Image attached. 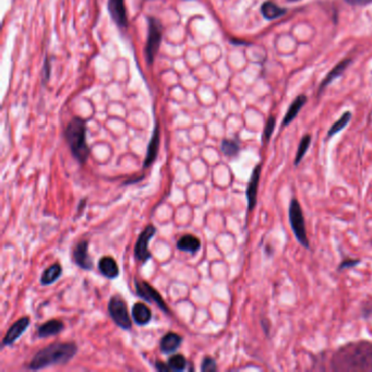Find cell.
<instances>
[{"label": "cell", "mask_w": 372, "mask_h": 372, "mask_svg": "<svg viewBox=\"0 0 372 372\" xmlns=\"http://www.w3.org/2000/svg\"><path fill=\"white\" fill-rule=\"evenodd\" d=\"M108 11L118 27L127 28L128 19L125 0H108Z\"/></svg>", "instance_id": "10"}, {"label": "cell", "mask_w": 372, "mask_h": 372, "mask_svg": "<svg viewBox=\"0 0 372 372\" xmlns=\"http://www.w3.org/2000/svg\"><path fill=\"white\" fill-rule=\"evenodd\" d=\"M45 73H46V77H45V79L46 80H48V78H49V62H48V59H46L45 60Z\"/></svg>", "instance_id": "32"}, {"label": "cell", "mask_w": 372, "mask_h": 372, "mask_svg": "<svg viewBox=\"0 0 372 372\" xmlns=\"http://www.w3.org/2000/svg\"><path fill=\"white\" fill-rule=\"evenodd\" d=\"M360 263H361L360 259H351V258H346V259H344L342 262L339 263L337 271H338V272H342V271H344V270L355 268Z\"/></svg>", "instance_id": "28"}, {"label": "cell", "mask_w": 372, "mask_h": 372, "mask_svg": "<svg viewBox=\"0 0 372 372\" xmlns=\"http://www.w3.org/2000/svg\"><path fill=\"white\" fill-rule=\"evenodd\" d=\"M132 319L138 325H146L148 324L151 318H152V312L149 309L147 305L142 304V302H137L132 307Z\"/></svg>", "instance_id": "15"}, {"label": "cell", "mask_w": 372, "mask_h": 372, "mask_svg": "<svg viewBox=\"0 0 372 372\" xmlns=\"http://www.w3.org/2000/svg\"><path fill=\"white\" fill-rule=\"evenodd\" d=\"M201 247V242L197 237H194L192 235H186L184 237H181L178 242H177V248L181 251H186V252H191V254H194L197 252Z\"/></svg>", "instance_id": "21"}, {"label": "cell", "mask_w": 372, "mask_h": 372, "mask_svg": "<svg viewBox=\"0 0 372 372\" xmlns=\"http://www.w3.org/2000/svg\"><path fill=\"white\" fill-rule=\"evenodd\" d=\"M156 232V228L153 225H149L146 227L141 235L139 236L136 247H135V257L136 259L141 262H147L150 258L151 254L149 251V241L151 240Z\"/></svg>", "instance_id": "8"}, {"label": "cell", "mask_w": 372, "mask_h": 372, "mask_svg": "<svg viewBox=\"0 0 372 372\" xmlns=\"http://www.w3.org/2000/svg\"><path fill=\"white\" fill-rule=\"evenodd\" d=\"M288 2H298V0H288Z\"/></svg>", "instance_id": "33"}, {"label": "cell", "mask_w": 372, "mask_h": 372, "mask_svg": "<svg viewBox=\"0 0 372 372\" xmlns=\"http://www.w3.org/2000/svg\"><path fill=\"white\" fill-rule=\"evenodd\" d=\"M163 27L162 23L154 17L149 18V35L146 45V59L148 65H152L155 59V56L159 52L160 45L162 42Z\"/></svg>", "instance_id": "5"}, {"label": "cell", "mask_w": 372, "mask_h": 372, "mask_svg": "<svg viewBox=\"0 0 372 372\" xmlns=\"http://www.w3.org/2000/svg\"><path fill=\"white\" fill-rule=\"evenodd\" d=\"M160 135H161L160 134V125L156 123L154 132H153V136H152V138H151V141H150L149 147H148L147 156H146V160H144V164H143L144 167L150 166L151 164H152L156 159L157 151H159V146H160Z\"/></svg>", "instance_id": "14"}, {"label": "cell", "mask_w": 372, "mask_h": 372, "mask_svg": "<svg viewBox=\"0 0 372 372\" xmlns=\"http://www.w3.org/2000/svg\"><path fill=\"white\" fill-rule=\"evenodd\" d=\"M310 144H311V135H305L299 142L297 153H296V156H295V161H294L295 166H298L301 163L302 159H304V156L307 153L309 147H310Z\"/></svg>", "instance_id": "23"}, {"label": "cell", "mask_w": 372, "mask_h": 372, "mask_svg": "<svg viewBox=\"0 0 372 372\" xmlns=\"http://www.w3.org/2000/svg\"><path fill=\"white\" fill-rule=\"evenodd\" d=\"M29 325H30V318L25 317V318H21L20 320H18L16 323H14L10 326V329L7 331V333H6V335L3 339V344L5 346H9L11 344H14L16 340L20 337L25 331H27Z\"/></svg>", "instance_id": "12"}, {"label": "cell", "mask_w": 372, "mask_h": 372, "mask_svg": "<svg viewBox=\"0 0 372 372\" xmlns=\"http://www.w3.org/2000/svg\"><path fill=\"white\" fill-rule=\"evenodd\" d=\"M275 118L273 116H270L268 118V120L266 122V127H264V130H263V137H262V141H263V144H268L271 137H272L273 132H274V129H275Z\"/></svg>", "instance_id": "27"}, {"label": "cell", "mask_w": 372, "mask_h": 372, "mask_svg": "<svg viewBox=\"0 0 372 372\" xmlns=\"http://www.w3.org/2000/svg\"><path fill=\"white\" fill-rule=\"evenodd\" d=\"M135 287H136V292L139 297H141L142 299L147 300L149 302H153V304L159 306L164 312L169 313V309L166 306L165 302H164L160 293L157 292L155 288L151 286L149 283L144 282L142 280H139L136 277Z\"/></svg>", "instance_id": "7"}, {"label": "cell", "mask_w": 372, "mask_h": 372, "mask_svg": "<svg viewBox=\"0 0 372 372\" xmlns=\"http://www.w3.org/2000/svg\"><path fill=\"white\" fill-rule=\"evenodd\" d=\"M78 352L74 343H55L37 351L29 364L30 370H41L56 364H66Z\"/></svg>", "instance_id": "2"}, {"label": "cell", "mask_w": 372, "mask_h": 372, "mask_svg": "<svg viewBox=\"0 0 372 372\" xmlns=\"http://www.w3.org/2000/svg\"><path fill=\"white\" fill-rule=\"evenodd\" d=\"M201 370H202L203 372L216 371L217 370V365H216L215 360H214V359L211 358V357L204 358L203 361H202V367H201Z\"/></svg>", "instance_id": "29"}, {"label": "cell", "mask_w": 372, "mask_h": 372, "mask_svg": "<svg viewBox=\"0 0 372 372\" xmlns=\"http://www.w3.org/2000/svg\"><path fill=\"white\" fill-rule=\"evenodd\" d=\"M167 364L170 368V371H184L186 369L187 360L184 356L175 355L172 358H169Z\"/></svg>", "instance_id": "26"}, {"label": "cell", "mask_w": 372, "mask_h": 372, "mask_svg": "<svg viewBox=\"0 0 372 372\" xmlns=\"http://www.w3.org/2000/svg\"><path fill=\"white\" fill-rule=\"evenodd\" d=\"M306 102H307V97L305 95H299L296 97V99L292 103V105L289 106L286 115L283 119V123H282L283 127H287V126L291 123L296 117H297L298 112L302 108V106L306 104Z\"/></svg>", "instance_id": "18"}, {"label": "cell", "mask_w": 372, "mask_h": 372, "mask_svg": "<svg viewBox=\"0 0 372 372\" xmlns=\"http://www.w3.org/2000/svg\"><path fill=\"white\" fill-rule=\"evenodd\" d=\"M61 273L62 268L60 267V264L55 263L53 266H50L48 269L44 271L41 276L42 285H49V284L56 282L60 277Z\"/></svg>", "instance_id": "22"}, {"label": "cell", "mask_w": 372, "mask_h": 372, "mask_svg": "<svg viewBox=\"0 0 372 372\" xmlns=\"http://www.w3.org/2000/svg\"><path fill=\"white\" fill-rule=\"evenodd\" d=\"M182 343V338L180 335L173 332L167 333L166 335H164L161 339L160 343V348L161 351L164 354H173L176 350L179 348V346Z\"/></svg>", "instance_id": "13"}, {"label": "cell", "mask_w": 372, "mask_h": 372, "mask_svg": "<svg viewBox=\"0 0 372 372\" xmlns=\"http://www.w3.org/2000/svg\"><path fill=\"white\" fill-rule=\"evenodd\" d=\"M108 311L111 319L119 327L123 330H130L132 323L128 312L127 305L119 296H113L108 304Z\"/></svg>", "instance_id": "6"}, {"label": "cell", "mask_w": 372, "mask_h": 372, "mask_svg": "<svg viewBox=\"0 0 372 372\" xmlns=\"http://www.w3.org/2000/svg\"><path fill=\"white\" fill-rule=\"evenodd\" d=\"M350 119H351V112L347 111V112L343 113V116L340 117L336 122H334L332 127L330 128L329 132H327V138H332L333 136H335L336 134H338V132H340L343 129L347 127Z\"/></svg>", "instance_id": "24"}, {"label": "cell", "mask_w": 372, "mask_h": 372, "mask_svg": "<svg viewBox=\"0 0 372 372\" xmlns=\"http://www.w3.org/2000/svg\"><path fill=\"white\" fill-rule=\"evenodd\" d=\"M155 367H156L157 370H160V371H170V368L168 367V364L166 365L165 363H163V362H156Z\"/></svg>", "instance_id": "31"}, {"label": "cell", "mask_w": 372, "mask_h": 372, "mask_svg": "<svg viewBox=\"0 0 372 372\" xmlns=\"http://www.w3.org/2000/svg\"><path fill=\"white\" fill-rule=\"evenodd\" d=\"M220 149H222V152L226 156H229V157H234L238 155L239 151H240L239 143L236 140H229V139H225V140H223Z\"/></svg>", "instance_id": "25"}, {"label": "cell", "mask_w": 372, "mask_h": 372, "mask_svg": "<svg viewBox=\"0 0 372 372\" xmlns=\"http://www.w3.org/2000/svg\"><path fill=\"white\" fill-rule=\"evenodd\" d=\"M261 170L262 165L258 164L254 168L250 176V180L247 187V191H245V195H247V201H248V212H252L255 210L257 205V194H258V187H259L260 182V176H261Z\"/></svg>", "instance_id": "9"}, {"label": "cell", "mask_w": 372, "mask_h": 372, "mask_svg": "<svg viewBox=\"0 0 372 372\" xmlns=\"http://www.w3.org/2000/svg\"><path fill=\"white\" fill-rule=\"evenodd\" d=\"M288 218L291 224L293 234L297 239V241L305 249H310V241H309L306 229V222L304 212H302L301 205L297 199H292L288 207Z\"/></svg>", "instance_id": "4"}, {"label": "cell", "mask_w": 372, "mask_h": 372, "mask_svg": "<svg viewBox=\"0 0 372 372\" xmlns=\"http://www.w3.org/2000/svg\"><path fill=\"white\" fill-rule=\"evenodd\" d=\"M73 259L82 269L91 270L93 268L92 258L89 255V241L83 240L75 245L73 250Z\"/></svg>", "instance_id": "11"}, {"label": "cell", "mask_w": 372, "mask_h": 372, "mask_svg": "<svg viewBox=\"0 0 372 372\" xmlns=\"http://www.w3.org/2000/svg\"><path fill=\"white\" fill-rule=\"evenodd\" d=\"M100 273L108 279H115L119 275V268L116 260L111 257H103L98 262Z\"/></svg>", "instance_id": "16"}, {"label": "cell", "mask_w": 372, "mask_h": 372, "mask_svg": "<svg viewBox=\"0 0 372 372\" xmlns=\"http://www.w3.org/2000/svg\"><path fill=\"white\" fill-rule=\"evenodd\" d=\"M65 137L74 159L84 164L90 155V149L86 143L85 120L80 117H74L67 126Z\"/></svg>", "instance_id": "3"}, {"label": "cell", "mask_w": 372, "mask_h": 372, "mask_svg": "<svg viewBox=\"0 0 372 372\" xmlns=\"http://www.w3.org/2000/svg\"><path fill=\"white\" fill-rule=\"evenodd\" d=\"M261 14L264 18L268 19V20H274V19H277L282 17L283 15H285L286 9L281 8L273 2L268 0V2H266L261 6Z\"/></svg>", "instance_id": "19"}, {"label": "cell", "mask_w": 372, "mask_h": 372, "mask_svg": "<svg viewBox=\"0 0 372 372\" xmlns=\"http://www.w3.org/2000/svg\"><path fill=\"white\" fill-rule=\"evenodd\" d=\"M346 2L352 6H364L372 3V0H346Z\"/></svg>", "instance_id": "30"}, {"label": "cell", "mask_w": 372, "mask_h": 372, "mask_svg": "<svg viewBox=\"0 0 372 372\" xmlns=\"http://www.w3.org/2000/svg\"><path fill=\"white\" fill-rule=\"evenodd\" d=\"M62 330H64V323L58 320H49L46 323L40 326L37 335L41 338H46L49 336H54L59 334Z\"/></svg>", "instance_id": "17"}, {"label": "cell", "mask_w": 372, "mask_h": 372, "mask_svg": "<svg viewBox=\"0 0 372 372\" xmlns=\"http://www.w3.org/2000/svg\"><path fill=\"white\" fill-rule=\"evenodd\" d=\"M350 62H351V59H345V60L340 61L337 66L334 67L332 70L330 71V73L326 75V78L323 80L322 83H321L320 92L323 91L324 87L329 85L333 80H335L336 78H338L339 75L342 74L346 70V69H347V67L350 65Z\"/></svg>", "instance_id": "20"}, {"label": "cell", "mask_w": 372, "mask_h": 372, "mask_svg": "<svg viewBox=\"0 0 372 372\" xmlns=\"http://www.w3.org/2000/svg\"><path fill=\"white\" fill-rule=\"evenodd\" d=\"M333 371H372V343L368 340L346 344L331 358Z\"/></svg>", "instance_id": "1"}]
</instances>
